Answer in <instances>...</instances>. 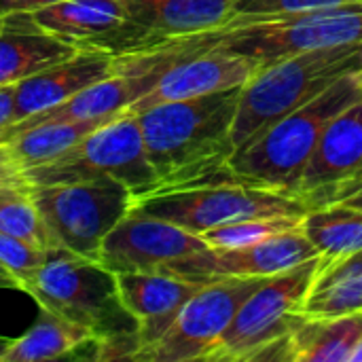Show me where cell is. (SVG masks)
Segmentation results:
<instances>
[{"label":"cell","mask_w":362,"mask_h":362,"mask_svg":"<svg viewBox=\"0 0 362 362\" xmlns=\"http://www.w3.org/2000/svg\"><path fill=\"white\" fill-rule=\"evenodd\" d=\"M19 291L28 293L40 308L87 329L98 339L140 335L138 318L121 299L117 274L100 261L55 248L21 282Z\"/></svg>","instance_id":"5"},{"label":"cell","mask_w":362,"mask_h":362,"mask_svg":"<svg viewBox=\"0 0 362 362\" xmlns=\"http://www.w3.org/2000/svg\"><path fill=\"white\" fill-rule=\"evenodd\" d=\"M0 231L38 248H53L30 191L0 193Z\"/></svg>","instance_id":"25"},{"label":"cell","mask_w":362,"mask_h":362,"mask_svg":"<svg viewBox=\"0 0 362 362\" xmlns=\"http://www.w3.org/2000/svg\"><path fill=\"white\" fill-rule=\"evenodd\" d=\"M0 28H2V17H0Z\"/></svg>","instance_id":"39"},{"label":"cell","mask_w":362,"mask_h":362,"mask_svg":"<svg viewBox=\"0 0 362 362\" xmlns=\"http://www.w3.org/2000/svg\"><path fill=\"white\" fill-rule=\"evenodd\" d=\"M362 337V312L310 318L291 333V362H350Z\"/></svg>","instance_id":"21"},{"label":"cell","mask_w":362,"mask_h":362,"mask_svg":"<svg viewBox=\"0 0 362 362\" xmlns=\"http://www.w3.org/2000/svg\"><path fill=\"white\" fill-rule=\"evenodd\" d=\"M240 95L242 87H231L189 100L163 102L136 115L148 161L157 172V185L146 195L242 180L229 168L235 153L231 132Z\"/></svg>","instance_id":"1"},{"label":"cell","mask_w":362,"mask_h":362,"mask_svg":"<svg viewBox=\"0 0 362 362\" xmlns=\"http://www.w3.org/2000/svg\"><path fill=\"white\" fill-rule=\"evenodd\" d=\"M0 276H6V278H13V276H11V274H8V272H6V269L2 267V263H0ZM13 280H15V278H13ZM15 282H17V280H15Z\"/></svg>","instance_id":"38"},{"label":"cell","mask_w":362,"mask_h":362,"mask_svg":"<svg viewBox=\"0 0 362 362\" xmlns=\"http://www.w3.org/2000/svg\"><path fill=\"white\" fill-rule=\"evenodd\" d=\"M4 142H8V138H6V127H0V144H4Z\"/></svg>","instance_id":"37"},{"label":"cell","mask_w":362,"mask_h":362,"mask_svg":"<svg viewBox=\"0 0 362 362\" xmlns=\"http://www.w3.org/2000/svg\"><path fill=\"white\" fill-rule=\"evenodd\" d=\"M76 51L72 42L45 32L30 13L6 15L0 28V87L15 85Z\"/></svg>","instance_id":"19"},{"label":"cell","mask_w":362,"mask_h":362,"mask_svg":"<svg viewBox=\"0 0 362 362\" xmlns=\"http://www.w3.org/2000/svg\"><path fill=\"white\" fill-rule=\"evenodd\" d=\"M117 280L123 303L140 322L142 348L155 344L174 325L185 303L204 286L163 274H117Z\"/></svg>","instance_id":"17"},{"label":"cell","mask_w":362,"mask_h":362,"mask_svg":"<svg viewBox=\"0 0 362 362\" xmlns=\"http://www.w3.org/2000/svg\"><path fill=\"white\" fill-rule=\"evenodd\" d=\"M13 344V339L11 337H4V335H0V362H2V356L6 354V350H8V346Z\"/></svg>","instance_id":"34"},{"label":"cell","mask_w":362,"mask_h":362,"mask_svg":"<svg viewBox=\"0 0 362 362\" xmlns=\"http://www.w3.org/2000/svg\"><path fill=\"white\" fill-rule=\"evenodd\" d=\"M358 100H362V70L341 76L318 98L274 123L255 142L238 151L229 159V168L244 182L297 195L320 136L341 110Z\"/></svg>","instance_id":"3"},{"label":"cell","mask_w":362,"mask_h":362,"mask_svg":"<svg viewBox=\"0 0 362 362\" xmlns=\"http://www.w3.org/2000/svg\"><path fill=\"white\" fill-rule=\"evenodd\" d=\"M259 70L261 64L248 55L227 49H208L172 66L157 81V85L125 112L138 115L163 102L189 100L231 87H244Z\"/></svg>","instance_id":"14"},{"label":"cell","mask_w":362,"mask_h":362,"mask_svg":"<svg viewBox=\"0 0 362 362\" xmlns=\"http://www.w3.org/2000/svg\"><path fill=\"white\" fill-rule=\"evenodd\" d=\"M32 199L51 246L93 261L136 202L134 191L117 178L34 187Z\"/></svg>","instance_id":"9"},{"label":"cell","mask_w":362,"mask_h":362,"mask_svg":"<svg viewBox=\"0 0 362 362\" xmlns=\"http://www.w3.org/2000/svg\"><path fill=\"white\" fill-rule=\"evenodd\" d=\"M362 172V100L341 110L320 136L297 195L308 197L320 189L358 176Z\"/></svg>","instance_id":"18"},{"label":"cell","mask_w":362,"mask_h":362,"mask_svg":"<svg viewBox=\"0 0 362 362\" xmlns=\"http://www.w3.org/2000/svg\"><path fill=\"white\" fill-rule=\"evenodd\" d=\"M112 64L110 51L78 49L72 57L15 83V123L59 106L89 85L112 76Z\"/></svg>","instance_id":"15"},{"label":"cell","mask_w":362,"mask_h":362,"mask_svg":"<svg viewBox=\"0 0 362 362\" xmlns=\"http://www.w3.org/2000/svg\"><path fill=\"white\" fill-rule=\"evenodd\" d=\"M362 312V274L346 282L310 293L303 314L310 318H331Z\"/></svg>","instance_id":"28"},{"label":"cell","mask_w":362,"mask_h":362,"mask_svg":"<svg viewBox=\"0 0 362 362\" xmlns=\"http://www.w3.org/2000/svg\"><path fill=\"white\" fill-rule=\"evenodd\" d=\"M159 74H112L102 78L87 89L78 91L70 100L23 121L6 125V138L11 140L19 132H25L45 123L59 121H85V119H108L125 112L134 102L146 95L159 81Z\"/></svg>","instance_id":"16"},{"label":"cell","mask_w":362,"mask_h":362,"mask_svg":"<svg viewBox=\"0 0 362 362\" xmlns=\"http://www.w3.org/2000/svg\"><path fill=\"white\" fill-rule=\"evenodd\" d=\"M95 337L87 329L53 314L51 310L40 308L36 322L28 329L25 335L13 339L2 362H42L66 361L72 350L83 341Z\"/></svg>","instance_id":"22"},{"label":"cell","mask_w":362,"mask_h":362,"mask_svg":"<svg viewBox=\"0 0 362 362\" xmlns=\"http://www.w3.org/2000/svg\"><path fill=\"white\" fill-rule=\"evenodd\" d=\"M301 231L325 263L339 261L362 250V210L344 204L314 206L303 214Z\"/></svg>","instance_id":"23"},{"label":"cell","mask_w":362,"mask_h":362,"mask_svg":"<svg viewBox=\"0 0 362 362\" xmlns=\"http://www.w3.org/2000/svg\"><path fill=\"white\" fill-rule=\"evenodd\" d=\"M350 362H362V337L361 341H358V346H356V350H354V354H352V361Z\"/></svg>","instance_id":"36"},{"label":"cell","mask_w":362,"mask_h":362,"mask_svg":"<svg viewBox=\"0 0 362 362\" xmlns=\"http://www.w3.org/2000/svg\"><path fill=\"white\" fill-rule=\"evenodd\" d=\"M25 176L32 187L117 178L134 191V199L157 185L138 117L132 112H121L57 157L28 168Z\"/></svg>","instance_id":"8"},{"label":"cell","mask_w":362,"mask_h":362,"mask_svg":"<svg viewBox=\"0 0 362 362\" xmlns=\"http://www.w3.org/2000/svg\"><path fill=\"white\" fill-rule=\"evenodd\" d=\"M210 248L202 235L170 221L129 212L104 240L100 263L115 274H163Z\"/></svg>","instance_id":"12"},{"label":"cell","mask_w":362,"mask_h":362,"mask_svg":"<svg viewBox=\"0 0 362 362\" xmlns=\"http://www.w3.org/2000/svg\"><path fill=\"white\" fill-rule=\"evenodd\" d=\"M195 36L202 51H235L257 59L261 68H265L282 57L303 51L362 42V0L246 25H229Z\"/></svg>","instance_id":"6"},{"label":"cell","mask_w":362,"mask_h":362,"mask_svg":"<svg viewBox=\"0 0 362 362\" xmlns=\"http://www.w3.org/2000/svg\"><path fill=\"white\" fill-rule=\"evenodd\" d=\"M127 21L89 49L112 55L142 51L170 38L221 30L233 15L235 0H121Z\"/></svg>","instance_id":"11"},{"label":"cell","mask_w":362,"mask_h":362,"mask_svg":"<svg viewBox=\"0 0 362 362\" xmlns=\"http://www.w3.org/2000/svg\"><path fill=\"white\" fill-rule=\"evenodd\" d=\"M310 210L303 197L244 180H225L189 189L161 191L134 202L132 212L170 221L191 233L214 227L274 216H303Z\"/></svg>","instance_id":"7"},{"label":"cell","mask_w":362,"mask_h":362,"mask_svg":"<svg viewBox=\"0 0 362 362\" xmlns=\"http://www.w3.org/2000/svg\"><path fill=\"white\" fill-rule=\"evenodd\" d=\"M0 288H19V284L13 280V278H6V276H0Z\"/></svg>","instance_id":"35"},{"label":"cell","mask_w":362,"mask_h":362,"mask_svg":"<svg viewBox=\"0 0 362 362\" xmlns=\"http://www.w3.org/2000/svg\"><path fill=\"white\" fill-rule=\"evenodd\" d=\"M303 216H274V218H250L240 221L223 227L208 229L202 235V240L210 248H235V246H248L263 242L272 235H278L282 231L295 229L301 225Z\"/></svg>","instance_id":"26"},{"label":"cell","mask_w":362,"mask_h":362,"mask_svg":"<svg viewBox=\"0 0 362 362\" xmlns=\"http://www.w3.org/2000/svg\"><path fill=\"white\" fill-rule=\"evenodd\" d=\"M322 267V257L308 259L269 276L235 312L208 362H291L288 339L305 318L303 305Z\"/></svg>","instance_id":"4"},{"label":"cell","mask_w":362,"mask_h":362,"mask_svg":"<svg viewBox=\"0 0 362 362\" xmlns=\"http://www.w3.org/2000/svg\"><path fill=\"white\" fill-rule=\"evenodd\" d=\"M305 204L310 208L314 206H327V204H344L350 208L362 210V178L341 180L337 185H331L327 189H320L305 197Z\"/></svg>","instance_id":"30"},{"label":"cell","mask_w":362,"mask_h":362,"mask_svg":"<svg viewBox=\"0 0 362 362\" xmlns=\"http://www.w3.org/2000/svg\"><path fill=\"white\" fill-rule=\"evenodd\" d=\"M320 257L301 225L263 242L235 248H206L176 263L168 276L208 284L221 278H267Z\"/></svg>","instance_id":"13"},{"label":"cell","mask_w":362,"mask_h":362,"mask_svg":"<svg viewBox=\"0 0 362 362\" xmlns=\"http://www.w3.org/2000/svg\"><path fill=\"white\" fill-rule=\"evenodd\" d=\"M62 0H0V17L13 15V13H32L42 6H51Z\"/></svg>","instance_id":"32"},{"label":"cell","mask_w":362,"mask_h":362,"mask_svg":"<svg viewBox=\"0 0 362 362\" xmlns=\"http://www.w3.org/2000/svg\"><path fill=\"white\" fill-rule=\"evenodd\" d=\"M267 278H221L204 284L185 303L174 325L155 344L142 348L134 362L206 361L240 305Z\"/></svg>","instance_id":"10"},{"label":"cell","mask_w":362,"mask_h":362,"mask_svg":"<svg viewBox=\"0 0 362 362\" xmlns=\"http://www.w3.org/2000/svg\"><path fill=\"white\" fill-rule=\"evenodd\" d=\"M53 250L55 248H38L25 240L0 231V263L17 280L19 288L21 282L51 257Z\"/></svg>","instance_id":"29"},{"label":"cell","mask_w":362,"mask_h":362,"mask_svg":"<svg viewBox=\"0 0 362 362\" xmlns=\"http://www.w3.org/2000/svg\"><path fill=\"white\" fill-rule=\"evenodd\" d=\"M344 2H361V0H235L233 15L225 28L278 19V17L314 11V8H325V6H335V4H344Z\"/></svg>","instance_id":"27"},{"label":"cell","mask_w":362,"mask_h":362,"mask_svg":"<svg viewBox=\"0 0 362 362\" xmlns=\"http://www.w3.org/2000/svg\"><path fill=\"white\" fill-rule=\"evenodd\" d=\"M361 70L362 42L303 51L261 68L242 87L231 132L235 153L255 142L274 123L318 98L341 76Z\"/></svg>","instance_id":"2"},{"label":"cell","mask_w":362,"mask_h":362,"mask_svg":"<svg viewBox=\"0 0 362 362\" xmlns=\"http://www.w3.org/2000/svg\"><path fill=\"white\" fill-rule=\"evenodd\" d=\"M34 189L25 176L23 165L15 159L8 142L0 144V193L8 191H30Z\"/></svg>","instance_id":"31"},{"label":"cell","mask_w":362,"mask_h":362,"mask_svg":"<svg viewBox=\"0 0 362 362\" xmlns=\"http://www.w3.org/2000/svg\"><path fill=\"white\" fill-rule=\"evenodd\" d=\"M15 123V85L0 87V127Z\"/></svg>","instance_id":"33"},{"label":"cell","mask_w":362,"mask_h":362,"mask_svg":"<svg viewBox=\"0 0 362 362\" xmlns=\"http://www.w3.org/2000/svg\"><path fill=\"white\" fill-rule=\"evenodd\" d=\"M30 17L45 32L78 49L91 47L127 21L121 0H62L32 11Z\"/></svg>","instance_id":"20"},{"label":"cell","mask_w":362,"mask_h":362,"mask_svg":"<svg viewBox=\"0 0 362 362\" xmlns=\"http://www.w3.org/2000/svg\"><path fill=\"white\" fill-rule=\"evenodd\" d=\"M119 117V115H117ZM108 119H85V121H59V123H45L30 127L25 132H19L8 140V146L15 155V159L23 165V170L40 165L66 148L74 146L78 140H83L87 134L104 125Z\"/></svg>","instance_id":"24"}]
</instances>
